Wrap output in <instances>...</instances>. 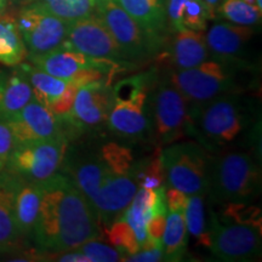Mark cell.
<instances>
[{"label":"cell","instance_id":"5bb4252c","mask_svg":"<svg viewBox=\"0 0 262 262\" xmlns=\"http://www.w3.org/2000/svg\"><path fill=\"white\" fill-rule=\"evenodd\" d=\"M112 106V86L98 81L78 88L72 111V126L97 127L107 123Z\"/></svg>","mask_w":262,"mask_h":262},{"label":"cell","instance_id":"8992f818","mask_svg":"<svg viewBox=\"0 0 262 262\" xmlns=\"http://www.w3.org/2000/svg\"><path fill=\"white\" fill-rule=\"evenodd\" d=\"M165 176L169 185L187 195H205L209 186L211 157L201 143H170L162 150Z\"/></svg>","mask_w":262,"mask_h":262},{"label":"cell","instance_id":"4316f807","mask_svg":"<svg viewBox=\"0 0 262 262\" xmlns=\"http://www.w3.org/2000/svg\"><path fill=\"white\" fill-rule=\"evenodd\" d=\"M33 5L58 18L73 22L94 15L97 3L96 0H35Z\"/></svg>","mask_w":262,"mask_h":262},{"label":"cell","instance_id":"f35d334b","mask_svg":"<svg viewBox=\"0 0 262 262\" xmlns=\"http://www.w3.org/2000/svg\"><path fill=\"white\" fill-rule=\"evenodd\" d=\"M166 225V211L156 212L147 222V238L162 243L164 229Z\"/></svg>","mask_w":262,"mask_h":262},{"label":"cell","instance_id":"277c9868","mask_svg":"<svg viewBox=\"0 0 262 262\" xmlns=\"http://www.w3.org/2000/svg\"><path fill=\"white\" fill-rule=\"evenodd\" d=\"M153 72L127 77L112 86V106L107 124L113 134L125 139H141L148 133Z\"/></svg>","mask_w":262,"mask_h":262},{"label":"cell","instance_id":"f546056e","mask_svg":"<svg viewBox=\"0 0 262 262\" xmlns=\"http://www.w3.org/2000/svg\"><path fill=\"white\" fill-rule=\"evenodd\" d=\"M107 238L113 248L127 256L140 250L141 245L137 241L135 232L124 217L117 219L110 225Z\"/></svg>","mask_w":262,"mask_h":262},{"label":"cell","instance_id":"bcb514c9","mask_svg":"<svg viewBox=\"0 0 262 262\" xmlns=\"http://www.w3.org/2000/svg\"><path fill=\"white\" fill-rule=\"evenodd\" d=\"M101 2H107V0H96V3H101Z\"/></svg>","mask_w":262,"mask_h":262},{"label":"cell","instance_id":"d6a6232c","mask_svg":"<svg viewBox=\"0 0 262 262\" xmlns=\"http://www.w3.org/2000/svg\"><path fill=\"white\" fill-rule=\"evenodd\" d=\"M214 17L210 9L203 0H189L182 10L181 24L183 28L204 32L209 19Z\"/></svg>","mask_w":262,"mask_h":262},{"label":"cell","instance_id":"30bf717a","mask_svg":"<svg viewBox=\"0 0 262 262\" xmlns=\"http://www.w3.org/2000/svg\"><path fill=\"white\" fill-rule=\"evenodd\" d=\"M150 124L160 146L170 145L187 134L188 102L169 79L159 83L153 94Z\"/></svg>","mask_w":262,"mask_h":262},{"label":"cell","instance_id":"4dcf8cb0","mask_svg":"<svg viewBox=\"0 0 262 262\" xmlns=\"http://www.w3.org/2000/svg\"><path fill=\"white\" fill-rule=\"evenodd\" d=\"M135 180L137 186L146 189H156L163 186L165 180V169H164L162 149H157L155 156L148 162L142 164H136Z\"/></svg>","mask_w":262,"mask_h":262},{"label":"cell","instance_id":"cb8c5ba5","mask_svg":"<svg viewBox=\"0 0 262 262\" xmlns=\"http://www.w3.org/2000/svg\"><path fill=\"white\" fill-rule=\"evenodd\" d=\"M27 56V49L19 33L17 21L11 15L0 16V63L18 66Z\"/></svg>","mask_w":262,"mask_h":262},{"label":"cell","instance_id":"4fadbf2b","mask_svg":"<svg viewBox=\"0 0 262 262\" xmlns=\"http://www.w3.org/2000/svg\"><path fill=\"white\" fill-rule=\"evenodd\" d=\"M5 122L14 135L16 146L64 135L57 118L48 107L34 100V97L18 113Z\"/></svg>","mask_w":262,"mask_h":262},{"label":"cell","instance_id":"f6af8a7d","mask_svg":"<svg viewBox=\"0 0 262 262\" xmlns=\"http://www.w3.org/2000/svg\"><path fill=\"white\" fill-rule=\"evenodd\" d=\"M256 4H257V8L262 10V0H256Z\"/></svg>","mask_w":262,"mask_h":262},{"label":"cell","instance_id":"836d02e7","mask_svg":"<svg viewBox=\"0 0 262 262\" xmlns=\"http://www.w3.org/2000/svg\"><path fill=\"white\" fill-rule=\"evenodd\" d=\"M77 250L86 255L91 262H117L124 261L125 255L117 250L116 248L96 242L95 239L85 242Z\"/></svg>","mask_w":262,"mask_h":262},{"label":"cell","instance_id":"b9f144b4","mask_svg":"<svg viewBox=\"0 0 262 262\" xmlns=\"http://www.w3.org/2000/svg\"><path fill=\"white\" fill-rule=\"evenodd\" d=\"M6 78H8V72L0 71V119H2V107H3V100H4Z\"/></svg>","mask_w":262,"mask_h":262},{"label":"cell","instance_id":"74e56055","mask_svg":"<svg viewBox=\"0 0 262 262\" xmlns=\"http://www.w3.org/2000/svg\"><path fill=\"white\" fill-rule=\"evenodd\" d=\"M189 0H165L166 18H168L170 26L175 31L183 28L181 24L182 10L185 8L186 3Z\"/></svg>","mask_w":262,"mask_h":262},{"label":"cell","instance_id":"9c48e42d","mask_svg":"<svg viewBox=\"0 0 262 262\" xmlns=\"http://www.w3.org/2000/svg\"><path fill=\"white\" fill-rule=\"evenodd\" d=\"M212 256L219 261L247 262L261 256L262 229L232 222L215 212L210 219Z\"/></svg>","mask_w":262,"mask_h":262},{"label":"cell","instance_id":"7a4b0ae2","mask_svg":"<svg viewBox=\"0 0 262 262\" xmlns=\"http://www.w3.org/2000/svg\"><path fill=\"white\" fill-rule=\"evenodd\" d=\"M243 102L234 93L192 104L187 134H195L206 149L225 147L237 139L247 126Z\"/></svg>","mask_w":262,"mask_h":262},{"label":"cell","instance_id":"7bdbcfd3","mask_svg":"<svg viewBox=\"0 0 262 262\" xmlns=\"http://www.w3.org/2000/svg\"><path fill=\"white\" fill-rule=\"evenodd\" d=\"M205 3L206 6L210 9V11L212 12V15L216 16V10H217V6L220 5V3L222 0H203Z\"/></svg>","mask_w":262,"mask_h":262},{"label":"cell","instance_id":"d590c367","mask_svg":"<svg viewBox=\"0 0 262 262\" xmlns=\"http://www.w3.org/2000/svg\"><path fill=\"white\" fill-rule=\"evenodd\" d=\"M163 260L162 243L147 238L146 242L140 247L137 253L129 255L125 261L133 262H157Z\"/></svg>","mask_w":262,"mask_h":262},{"label":"cell","instance_id":"ba28073f","mask_svg":"<svg viewBox=\"0 0 262 262\" xmlns=\"http://www.w3.org/2000/svg\"><path fill=\"white\" fill-rule=\"evenodd\" d=\"M67 145V137L61 135L15 146L5 170L25 181H45L58 172L64 162Z\"/></svg>","mask_w":262,"mask_h":262},{"label":"cell","instance_id":"603a6c76","mask_svg":"<svg viewBox=\"0 0 262 262\" xmlns=\"http://www.w3.org/2000/svg\"><path fill=\"white\" fill-rule=\"evenodd\" d=\"M163 260L180 261L187 250L185 211H169L162 238Z\"/></svg>","mask_w":262,"mask_h":262},{"label":"cell","instance_id":"7402d4cb","mask_svg":"<svg viewBox=\"0 0 262 262\" xmlns=\"http://www.w3.org/2000/svg\"><path fill=\"white\" fill-rule=\"evenodd\" d=\"M32 100L33 90L24 70L19 67L8 72L0 120H8L14 117Z\"/></svg>","mask_w":262,"mask_h":262},{"label":"cell","instance_id":"60d3db41","mask_svg":"<svg viewBox=\"0 0 262 262\" xmlns=\"http://www.w3.org/2000/svg\"><path fill=\"white\" fill-rule=\"evenodd\" d=\"M57 261L63 262H91L90 258L86 255L81 253V251H73V253H67L63 255H60Z\"/></svg>","mask_w":262,"mask_h":262},{"label":"cell","instance_id":"7c38bea8","mask_svg":"<svg viewBox=\"0 0 262 262\" xmlns=\"http://www.w3.org/2000/svg\"><path fill=\"white\" fill-rule=\"evenodd\" d=\"M66 42L86 56L127 63L112 33L96 14L70 22Z\"/></svg>","mask_w":262,"mask_h":262},{"label":"cell","instance_id":"ac0fdd59","mask_svg":"<svg viewBox=\"0 0 262 262\" xmlns=\"http://www.w3.org/2000/svg\"><path fill=\"white\" fill-rule=\"evenodd\" d=\"M254 34V29L227 22L212 25L205 34L209 51L217 58L237 60Z\"/></svg>","mask_w":262,"mask_h":262},{"label":"cell","instance_id":"ffe728a7","mask_svg":"<svg viewBox=\"0 0 262 262\" xmlns=\"http://www.w3.org/2000/svg\"><path fill=\"white\" fill-rule=\"evenodd\" d=\"M41 193V182L22 180L19 183L15 196V216L16 224L22 237L32 235L33 228L38 219Z\"/></svg>","mask_w":262,"mask_h":262},{"label":"cell","instance_id":"d6986e66","mask_svg":"<svg viewBox=\"0 0 262 262\" xmlns=\"http://www.w3.org/2000/svg\"><path fill=\"white\" fill-rule=\"evenodd\" d=\"M209 57L210 51L206 44L204 32L188 28L176 31L169 51V58L176 71L195 67Z\"/></svg>","mask_w":262,"mask_h":262},{"label":"cell","instance_id":"5b68a950","mask_svg":"<svg viewBox=\"0 0 262 262\" xmlns=\"http://www.w3.org/2000/svg\"><path fill=\"white\" fill-rule=\"evenodd\" d=\"M238 60L217 58L206 60L188 70L175 71L169 81L178 89L188 103L199 104L221 95L237 93L241 83Z\"/></svg>","mask_w":262,"mask_h":262},{"label":"cell","instance_id":"d4e9b609","mask_svg":"<svg viewBox=\"0 0 262 262\" xmlns=\"http://www.w3.org/2000/svg\"><path fill=\"white\" fill-rule=\"evenodd\" d=\"M21 68L27 75L34 100L48 108L63 94L68 85V81L58 79L33 64L25 63L21 66Z\"/></svg>","mask_w":262,"mask_h":262},{"label":"cell","instance_id":"2e32d148","mask_svg":"<svg viewBox=\"0 0 262 262\" xmlns=\"http://www.w3.org/2000/svg\"><path fill=\"white\" fill-rule=\"evenodd\" d=\"M22 179L9 171L0 172V251L12 250L22 238L15 216V196Z\"/></svg>","mask_w":262,"mask_h":262},{"label":"cell","instance_id":"e0dca14e","mask_svg":"<svg viewBox=\"0 0 262 262\" xmlns=\"http://www.w3.org/2000/svg\"><path fill=\"white\" fill-rule=\"evenodd\" d=\"M162 211H168L163 186L156 189H137L123 215L133 227L140 245L145 243L147 239V222L156 212Z\"/></svg>","mask_w":262,"mask_h":262},{"label":"cell","instance_id":"9a60e30c","mask_svg":"<svg viewBox=\"0 0 262 262\" xmlns=\"http://www.w3.org/2000/svg\"><path fill=\"white\" fill-rule=\"evenodd\" d=\"M29 61L34 67L54 75L58 79L68 81V83L79 72L88 70V68L117 63V62L110 60H101V58L86 56V55L74 50L66 41L58 48L47 52V54L29 56Z\"/></svg>","mask_w":262,"mask_h":262},{"label":"cell","instance_id":"484cf974","mask_svg":"<svg viewBox=\"0 0 262 262\" xmlns=\"http://www.w3.org/2000/svg\"><path fill=\"white\" fill-rule=\"evenodd\" d=\"M185 221L187 232L194 239L196 245L210 249L211 229L210 222L206 220L204 195H188L185 208Z\"/></svg>","mask_w":262,"mask_h":262},{"label":"cell","instance_id":"6da1fadb","mask_svg":"<svg viewBox=\"0 0 262 262\" xmlns=\"http://www.w3.org/2000/svg\"><path fill=\"white\" fill-rule=\"evenodd\" d=\"M42 193L32 237L49 251L77 250L100 233L98 219L70 176L55 173L41 181Z\"/></svg>","mask_w":262,"mask_h":262},{"label":"cell","instance_id":"52a82bcc","mask_svg":"<svg viewBox=\"0 0 262 262\" xmlns=\"http://www.w3.org/2000/svg\"><path fill=\"white\" fill-rule=\"evenodd\" d=\"M112 33L126 62L145 61L159 54L162 35L143 29L114 0L97 3L95 11Z\"/></svg>","mask_w":262,"mask_h":262},{"label":"cell","instance_id":"8fae6325","mask_svg":"<svg viewBox=\"0 0 262 262\" xmlns=\"http://www.w3.org/2000/svg\"><path fill=\"white\" fill-rule=\"evenodd\" d=\"M16 21L29 56L47 54L63 44L67 38L70 22L33 4L22 9Z\"/></svg>","mask_w":262,"mask_h":262},{"label":"cell","instance_id":"ab89813d","mask_svg":"<svg viewBox=\"0 0 262 262\" xmlns=\"http://www.w3.org/2000/svg\"><path fill=\"white\" fill-rule=\"evenodd\" d=\"M188 195L178 188H168L165 191V202L169 211H185Z\"/></svg>","mask_w":262,"mask_h":262},{"label":"cell","instance_id":"44dd1931","mask_svg":"<svg viewBox=\"0 0 262 262\" xmlns=\"http://www.w3.org/2000/svg\"><path fill=\"white\" fill-rule=\"evenodd\" d=\"M147 32L162 35L166 26L165 0H114Z\"/></svg>","mask_w":262,"mask_h":262},{"label":"cell","instance_id":"e575fe53","mask_svg":"<svg viewBox=\"0 0 262 262\" xmlns=\"http://www.w3.org/2000/svg\"><path fill=\"white\" fill-rule=\"evenodd\" d=\"M78 86L73 83H68L67 88L63 94L55 101L54 103L49 107L52 114L57 118L58 122H66L71 124L72 111H73V104L75 100V94H77Z\"/></svg>","mask_w":262,"mask_h":262},{"label":"cell","instance_id":"1f68e13d","mask_svg":"<svg viewBox=\"0 0 262 262\" xmlns=\"http://www.w3.org/2000/svg\"><path fill=\"white\" fill-rule=\"evenodd\" d=\"M219 215V214H217ZM221 219L237 222L242 225H249L262 229V216L260 208L248 205V203H225Z\"/></svg>","mask_w":262,"mask_h":262},{"label":"cell","instance_id":"8d00e7d4","mask_svg":"<svg viewBox=\"0 0 262 262\" xmlns=\"http://www.w3.org/2000/svg\"><path fill=\"white\" fill-rule=\"evenodd\" d=\"M15 140L5 120H0V172L8 165L11 152L15 148Z\"/></svg>","mask_w":262,"mask_h":262},{"label":"cell","instance_id":"f1b7e54d","mask_svg":"<svg viewBox=\"0 0 262 262\" xmlns=\"http://www.w3.org/2000/svg\"><path fill=\"white\" fill-rule=\"evenodd\" d=\"M97 155L113 171L135 176L136 163L134 160L131 149L127 147L118 142H107L101 147Z\"/></svg>","mask_w":262,"mask_h":262},{"label":"cell","instance_id":"ee69618b","mask_svg":"<svg viewBox=\"0 0 262 262\" xmlns=\"http://www.w3.org/2000/svg\"><path fill=\"white\" fill-rule=\"evenodd\" d=\"M5 3H6V0H0V12H2L3 9L5 8Z\"/></svg>","mask_w":262,"mask_h":262},{"label":"cell","instance_id":"3957f363","mask_svg":"<svg viewBox=\"0 0 262 262\" xmlns=\"http://www.w3.org/2000/svg\"><path fill=\"white\" fill-rule=\"evenodd\" d=\"M261 191V168L248 152H222L211 157L208 192L214 201L248 203Z\"/></svg>","mask_w":262,"mask_h":262},{"label":"cell","instance_id":"83f0119b","mask_svg":"<svg viewBox=\"0 0 262 262\" xmlns=\"http://www.w3.org/2000/svg\"><path fill=\"white\" fill-rule=\"evenodd\" d=\"M216 12L231 24L248 27L260 24L262 15V10L244 0H222Z\"/></svg>","mask_w":262,"mask_h":262},{"label":"cell","instance_id":"7dc6e473","mask_svg":"<svg viewBox=\"0 0 262 262\" xmlns=\"http://www.w3.org/2000/svg\"><path fill=\"white\" fill-rule=\"evenodd\" d=\"M2 254H3V253H2V251H0V255H2Z\"/></svg>","mask_w":262,"mask_h":262}]
</instances>
